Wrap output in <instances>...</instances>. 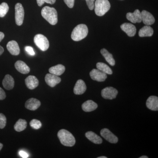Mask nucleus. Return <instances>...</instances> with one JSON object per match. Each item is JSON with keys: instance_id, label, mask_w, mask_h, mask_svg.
Masks as SVG:
<instances>
[{"instance_id": "nucleus-5", "label": "nucleus", "mask_w": 158, "mask_h": 158, "mask_svg": "<svg viewBox=\"0 0 158 158\" xmlns=\"http://www.w3.org/2000/svg\"><path fill=\"white\" fill-rule=\"evenodd\" d=\"M34 42L38 48L41 51L47 50L49 47V42L48 40L44 35L38 34L34 37Z\"/></svg>"}, {"instance_id": "nucleus-20", "label": "nucleus", "mask_w": 158, "mask_h": 158, "mask_svg": "<svg viewBox=\"0 0 158 158\" xmlns=\"http://www.w3.org/2000/svg\"><path fill=\"white\" fill-rule=\"evenodd\" d=\"M2 85L4 88L6 90H11L14 88L15 85L14 79L10 75H6L3 79Z\"/></svg>"}, {"instance_id": "nucleus-14", "label": "nucleus", "mask_w": 158, "mask_h": 158, "mask_svg": "<svg viewBox=\"0 0 158 158\" xmlns=\"http://www.w3.org/2000/svg\"><path fill=\"white\" fill-rule=\"evenodd\" d=\"M86 89L87 87L84 81L82 80H79L77 81L74 88V93L77 95H81L85 93Z\"/></svg>"}, {"instance_id": "nucleus-7", "label": "nucleus", "mask_w": 158, "mask_h": 158, "mask_svg": "<svg viewBox=\"0 0 158 158\" xmlns=\"http://www.w3.org/2000/svg\"><path fill=\"white\" fill-rule=\"evenodd\" d=\"M118 90L112 87H106L102 90V96L104 98L112 100L116 98Z\"/></svg>"}, {"instance_id": "nucleus-1", "label": "nucleus", "mask_w": 158, "mask_h": 158, "mask_svg": "<svg viewBox=\"0 0 158 158\" xmlns=\"http://www.w3.org/2000/svg\"><path fill=\"white\" fill-rule=\"evenodd\" d=\"M58 137L61 144L64 146L72 147L75 144V138L73 135L67 130H60L58 133Z\"/></svg>"}, {"instance_id": "nucleus-16", "label": "nucleus", "mask_w": 158, "mask_h": 158, "mask_svg": "<svg viewBox=\"0 0 158 158\" xmlns=\"http://www.w3.org/2000/svg\"><path fill=\"white\" fill-rule=\"evenodd\" d=\"M25 84L29 89L33 90L39 85V81L36 77L30 75L25 79Z\"/></svg>"}, {"instance_id": "nucleus-41", "label": "nucleus", "mask_w": 158, "mask_h": 158, "mask_svg": "<svg viewBox=\"0 0 158 158\" xmlns=\"http://www.w3.org/2000/svg\"><path fill=\"white\" fill-rule=\"evenodd\" d=\"M140 158H148V157L147 156H142L140 157Z\"/></svg>"}, {"instance_id": "nucleus-6", "label": "nucleus", "mask_w": 158, "mask_h": 158, "mask_svg": "<svg viewBox=\"0 0 158 158\" xmlns=\"http://www.w3.org/2000/svg\"><path fill=\"white\" fill-rule=\"evenodd\" d=\"M24 18V10L20 3H17L15 6V20L18 26L23 24Z\"/></svg>"}, {"instance_id": "nucleus-21", "label": "nucleus", "mask_w": 158, "mask_h": 158, "mask_svg": "<svg viewBox=\"0 0 158 158\" xmlns=\"http://www.w3.org/2000/svg\"><path fill=\"white\" fill-rule=\"evenodd\" d=\"M97 108V104L90 100L85 102L82 105V110L86 112H92Z\"/></svg>"}, {"instance_id": "nucleus-33", "label": "nucleus", "mask_w": 158, "mask_h": 158, "mask_svg": "<svg viewBox=\"0 0 158 158\" xmlns=\"http://www.w3.org/2000/svg\"><path fill=\"white\" fill-rule=\"evenodd\" d=\"M64 1L69 8H73L74 5L75 0H64Z\"/></svg>"}, {"instance_id": "nucleus-8", "label": "nucleus", "mask_w": 158, "mask_h": 158, "mask_svg": "<svg viewBox=\"0 0 158 158\" xmlns=\"http://www.w3.org/2000/svg\"><path fill=\"white\" fill-rule=\"evenodd\" d=\"M101 135L111 143L116 144L118 142V138L107 128H104L100 132Z\"/></svg>"}, {"instance_id": "nucleus-40", "label": "nucleus", "mask_w": 158, "mask_h": 158, "mask_svg": "<svg viewBox=\"0 0 158 158\" xmlns=\"http://www.w3.org/2000/svg\"><path fill=\"white\" fill-rule=\"evenodd\" d=\"M3 146V144H2L1 143H0V151H1V149H2V148Z\"/></svg>"}, {"instance_id": "nucleus-4", "label": "nucleus", "mask_w": 158, "mask_h": 158, "mask_svg": "<svg viewBox=\"0 0 158 158\" xmlns=\"http://www.w3.org/2000/svg\"><path fill=\"white\" fill-rule=\"evenodd\" d=\"M110 4L108 0H96L94 3V11L99 16L104 15L110 9Z\"/></svg>"}, {"instance_id": "nucleus-22", "label": "nucleus", "mask_w": 158, "mask_h": 158, "mask_svg": "<svg viewBox=\"0 0 158 158\" xmlns=\"http://www.w3.org/2000/svg\"><path fill=\"white\" fill-rule=\"evenodd\" d=\"M85 136L91 142L96 144H101L102 142V140L100 137L92 131H88L85 134Z\"/></svg>"}, {"instance_id": "nucleus-2", "label": "nucleus", "mask_w": 158, "mask_h": 158, "mask_svg": "<svg viewBox=\"0 0 158 158\" xmlns=\"http://www.w3.org/2000/svg\"><path fill=\"white\" fill-rule=\"evenodd\" d=\"M42 17L52 25H55L58 22V13L56 9L48 6H45L41 10Z\"/></svg>"}, {"instance_id": "nucleus-15", "label": "nucleus", "mask_w": 158, "mask_h": 158, "mask_svg": "<svg viewBox=\"0 0 158 158\" xmlns=\"http://www.w3.org/2000/svg\"><path fill=\"white\" fill-rule=\"evenodd\" d=\"M7 48L11 55L18 56L20 53V48L17 42L15 40H11L7 44Z\"/></svg>"}, {"instance_id": "nucleus-39", "label": "nucleus", "mask_w": 158, "mask_h": 158, "mask_svg": "<svg viewBox=\"0 0 158 158\" xmlns=\"http://www.w3.org/2000/svg\"><path fill=\"white\" fill-rule=\"evenodd\" d=\"M4 52V48H3L0 45V56H1V55L3 54V53Z\"/></svg>"}, {"instance_id": "nucleus-11", "label": "nucleus", "mask_w": 158, "mask_h": 158, "mask_svg": "<svg viewBox=\"0 0 158 158\" xmlns=\"http://www.w3.org/2000/svg\"><path fill=\"white\" fill-rule=\"evenodd\" d=\"M126 17L129 21L134 23L142 22L141 12L138 9H136L133 13L128 12L127 14Z\"/></svg>"}, {"instance_id": "nucleus-37", "label": "nucleus", "mask_w": 158, "mask_h": 158, "mask_svg": "<svg viewBox=\"0 0 158 158\" xmlns=\"http://www.w3.org/2000/svg\"><path fill=\"white\" fill-rule=\"evenodd\" d=\"M37 5L39 6H41L45 3L44 0H37Z\"/></svg>"}, {"instance_id": "nucleus-17", "label": "nucleus", "mask_w": 158, "mask_h": 158, "mask_svg": "<svg viewBox=\"0 0 158 158\" xmlns=\"http://www.w3.org/2000/svg\"><path fill=\"white\" fill-rule=\"evenodd\" d=\"M41 105L40 101L37 99L31 98L28 100L25 103V107L28 110L34 111L39 107Z\"/></svg>"}, {"instance_id": "nucleus-42", "label": "nucleus", "mask_w": 158, "mask_h": 158, "mask_svg": "<svg viewBox=\"0 0 158 158\" xmlns=\"http://www.w3.org/2000/svg\"><path fill=\"white\" fill-rule=\"evenodd\" d=\"M107 157L104 156H100L98 157V158H107Z\"/></svg>"}, {"instance_id": "nucleus-9", "label": "nucleus", "mask_w": 158, "mask_h": 158, "mask_svg": "<svg viewBox=\"0 0 158 158\" xmlns=\"http://www.w3.org/2000/svg\"><path fill=\"white\" fill-rule=\"evenodd\" d=\"M90 76L94 81L98 82H103L107 77L106 74L98 69H93L90 71Z\"/></svg>"}, {"instance_id": "nucleus-28", "label": "nucleus", "mask_w": 158, "mask_h": 158, "mask_svg": "<svg viewBox=\"0 0 158 158\" xmlns=\"http://www.w3.org/2000/svg\"><path fill=\"white\" fill-rule=\"evenodd\" d=\"M9 10V7L8 4L6 2H3L0 5V17L2 18L5 16Z\"/></svg>"}, {"instance_id": "nucleus-36", "label": "nucleus", "mask_w": 158, "mask_h": 158, "mask_svg": "<svg viewBox=\"0 0 158 158\" xmlns=\"http://www.w3.org/2000/svg\"><path fill=\"white\" fill-rule=\"evenodd\" d=\"M44 1L46 3L53 5L56 2V0H44Z\"/></svg>"}, {"instance_id": "nucleus-18", "label": "nucleus", "mask_w": 158, "mask_h": 158, "mask_svg": "<svg viewBox=\"0 0 158 158\" xmlns=\"http://www.w3.org/2000/svg\"><path fill=\"white\" fill-rule=\"evenodd\" d=\"M146 106L149 110L152 111H158V98L157 96H151L146 102Z\"/></svg>"}, {"instance_id": "nucleus-31", "label": "nucleus", "mask_w": 158, "mask_h": 158, "mask_svg": "<svg viewBox=\"0 0 158 158\" xmlns=\"http://www.w3.org/2000/svg\"><path fill=\"white\" fill-rule=\"evenodd\" d=\"M87 3L88 8L90 10H93L94 7V1L95 0H85Z\"/></svg>"}, {"instance_id": "nucleus-34", "label": "nucleus", "mask_w": 158, "mask_h": 158, "mask_svg": "<svg viewBox=\"0 0 158 158\" xmlns=\"http://www.w3.org/2000/svg\"><path fill=\"white\" fill-rule=\"evenodd\" d=\"M6 98V93L2 88H0V100L5 99Z\"/></svg>"}, {"instance_id": "nucleus-27", "label": "nucleus", "mask_w": 158, "mask_h": 158, "mask_svg": "<svg viewBox=\"0 0 158 158\" xmlns=\"http://www.w3.org/2000/svg\"><path fill=\"white\" fill-rule=\"evenodd\" d=\"M27 127V122L26 120L19 119L14 125V129L17 132H21L25 130Z\"/></svg>"}, {"instance_id": "nucleus-30", "label": "nucleus", "mask_w": 158, "mask_h": 158, "mask_svg": "<svg viewBox=\"0 0 158 158\" xmlns=\"http://www.w3.org/2000/svg\"><path fill=\"white\" fill-rule=\"evenodd\" d=\"M6 122L7 119L6 116L2 113H0V129H3L6 127Z\"/></svg>"}, {"instance_id": "nucleus-12", "label": "nucleus", "mask_w": 158, "mask_h": 158, "mask_svg": "<svg viewBox=\"0 0 158 158\" xmlns=\"http://www.w3.org/2000/svg\"><path fill=\"white\" fill-rule=\"evenodd\" d=\"M121 30L130 37L135 36L136 33V28L134 25L130 23H124L120 26Z\"/></svg>"}, {"instance_id": "nucleus-38", "label": "nucleus", "mask_w": 158, "mask_h": 158, "mask_svg": "<svg viewBox=\"0 0 158 158\" xmlns=\"http://www.w3.org/2000/svg\"><path fill=\"white\" fill-rule=\"evenodd\" d=\"M4 37H5V35H4V33L0 32V42L4 39Z\"/></svg>"}, {"instance_id": "nucleus-13", "label": "nucleus", "mask_w": 158, "mask_h": 158, "mask_svg": "<svg viewBox=\"0 0 158 158\" xmlns=\"http://www.w3.org/2000/svg\"><path fill=\"white\" fill-rule=\"evenodd\" d=\"M141 14L142 16V21L145 25H151L155 22L154 17L148 11L143 10L141 12Z\"/></svg>"}, {"instance_id": "nucleus-10", "label": "nucleus", "mask_w": 158, "mask_h": 158, "mask_svg": "<svg viewBox=\"0 0 158 158\" xmlns=\"http://www.w3.org/2000/svg\"><path fill=\"white\" fill-rule=\"evenodd\" d=\"M46 83L48 86L53 88L61 81V79L58 76L50 73L47 74L45 77Z\"/></svg>"}, {"instance_id": "nucleus-24", "label": "nucleus", "mask_w": 158, "mask_h": 158, "mask_svg": "<svg viewBox=\"0 0 158 158\" xmlns=\"http://www.w3.org/2000/svg\"><path fill=\"white\" fill-rule=\"evenodd\" d=\"M65 69V67L64 65L59 64L51 67L49 69V72L51 74L59 76L64 73Z\"/></svg>"}, {"instance_id": "nucleus-23", "label": "nucleus", "mask_w": 158, "mask_h": 158, "mask_svg": "<svg viewBox=\"0 0 158 158\" xmlns=\"http://www.w3.org/2000/svg\"><path fill=\"white\" fill-rule=\"evenodd\" d=\"M153 30L150 26L146 25L140 29L138 33L139 37H151L153 34Z\"/></svg>"}, {"instance_id": "nucleus-3", "label": "nucleus", "mask_w": 158, "mask_h": 158, "mask_svg": "<svg viewBox=\"0 0 158 158\" xmlns=\"http://www.w3.org/2000/svg\"><path fill=\"white\" fill-rule=\"evenodd\" d=\"M88 33V27L85 24H79L72 32L71 38L74 41H78L87 37Z\"/></svg>"}, {"instance_id": "nucleus-35", "label": "nucleus", "mask_w": 158, "mask_h": 158, "mask_svg": "<svg viewBox=\"0 0 158 158\" xmlns=\"http://www.w3.org/2000/svg\"><path fill=\"white\" fill-rule=\"evenodd\" d=\"M19 155L23 158H27L29 157V155L27 153L25 152L24 151L21 150L19 152Z\"/></svg>"}, {"instance_id": "nucleus-29", "label": "nucleus", "mask_w": 158, "mask_h": 158, "mask_svg": "<svg viewBox=\"0 0 158 158\" xmlns=\"http://www.w3.org/2000/svg\"><path fill=\"white\" fill-rule=\"evenodd\" d=\"M30 126L34 129H39L42 126V124L39 120L36 119H33L30 123Z\"/></svg>"}, {"instance_id": "nucleus-25", "label": "nucleus", "mask_w": 158, "mask_h": 158, "mask_svg": "<svg viewBox=\"0 0 158 158\" xmlns=\"http://www.w3.org/2000/svg\"><path fill=\"white\" fill-rule=\"evenodd\" d=\"M101 53L103 56L104 57L106 61H107L112 66L115 65V61L113 58V55L110 53L105 48L102 49L101 50Z\"/></svg>"}, {"instance_id": "nucleus-26", "label": "nucleus", "mask_w": 158, "mask_h": 158, "mask_svg": "<svg viewBox=\"0 0 158 158\" xmlns=\"http://www.w3.org/2000/svg\"><path fill=\"white\" fill-rule=\"evenodd\" d=\"M96 67L99 70L101 71L106 74L111 75L113 74V71L111 68L104 63L98 62L97 63Z\"/></svg>"}, {"instance_id": "nucleus-32", "label": "nucleus", "mask_w": 158, "mask_h": 158, "mask_svg": "<svg viewBox=\"0 0 158 158\" xmlns=\"http://www.w3.org/2000/svg\"><path fill=\"white\" fill-rule=\"evenodd\" d=\"M26 52L29 55H31V56H34L35 55V52L33 48L31 46H26L25 48Z\"/></svg>"}, {"instance_id": "nucleus-19", "label": "nucleus", "mask_w": 158, "mask_h": 158, "mask_svg": "<svg viewBox=\"0 0 158 158\" xmlns=\"http://www.w3.org/2000/svg\"><path fill=\"white\" fill-rule=\"evenodd\" d=\"M15 67L18 71L23 74L28 73L30 72L29 66L24 62L20 60H19L15 62Z\"/></svg>"}]
</instances>
